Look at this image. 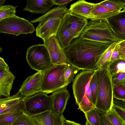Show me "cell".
<instances>
[{"label": "cell", "mask_w": 125, "mask_h": 125, "mask_svg": "<svg viewBox=\"0 0 125 125\" xmlns=\"http://www.w3.org/2000/svg\"><path fill=\"white\" fill-rule=\"evenodd\" d=\"M12 125H35L33 116L24 111L13 122Z\"/></svg>", "instance_id": "f1b7e54d"}, {"label": "cell", "mask_w": 125, "mask_h": 125, "mask_svg": "<svg viewBox=\"0 0 125 125\" xmlns=\"http://www.w3.org/2000/svg\"><path fill=\"white\" fill-rule=\"evenodd\" d=\"M109 67L98 68V88L95 107L99 111L105 113L112 108L114 98L113 84Z\"/></svg>", "instance_id": "7a4b0ae2"}, {"label": "cell", "mask_w": 125, "mask_h": 125, "mask_svg": "<svg viewBox=\"0 0 125 125\" xmlns=\"http://www.w3.org/2000/svg\"><path fill=\"white\" fill-rule=\"evenodd\" d=\"M118 53L120 59L125 60V40L117 42Z\"/></svg>", "instance_id": "d590c367"}, {"label": "cell", "mask_w": 125, "mask_h": 125, "mask_svg": "<svg viewBox=\"0 0 125 125\" xmlns=\"http://www.w3.org/2000/svg\"><path fill=\"white\" fill-rule=\"evenodd\" d=\"M69 12L65 14L57 32L56 37L64 50L68 47L74 39L68 29Z\"/></svg>", "instance_id": "9a60e30c"}, {"label": "cell", "mask_w": 125, "mask_h": 125, "mask_svg": "<svg viewBox=\"0 0 125 125\" xmlns=\"http://www.w3.org/2000/svg\"><path fill=\"white\" fill-rule=\"evenodd\" d=\"M5 1V0H0V6L4 4Z\"/></svg>", "instance_id": "f6af8a7d"}, {"label": "cell", "mask_w": 125, "mask_h": 125, "mask_svg": "<svg viewBox=\"0 0 125 125\" xmlns=\"http://www.w3.org/2000/svg\"><path fill=\"white\" fill-rule=\"evenodd\" d=\"M26 58L31 68L38 72H43L54 65L52 63L47 48L43 44L28 48Z\"/></svg>", "instance_id": "277c9868"}, {"label": "cell", "mask_w": 125, "mask_h": 125, "mask_svg": "<svg viewBox=\"0 0 125 125\" xmlns=\"http://www.w3.org/2000/svg\"><path fill=\"white\" fill-rule=\"evenodd\" d=\"M61 125H62V124Z\"/></svg>", "instance_id": "c3c4849f"}, {"label": "cell", "mask_w": 125, "mask_h": 125, "mask_svg": "<svg viewBox=\"0 0 125 125\" xmlns=\"http://www.w3.org/2000/svg\"><path fill=\"white\" fill-rule=\"evenodd\" d=\"M62 125H82L74 122L66 120L62 115L61 116Z\"/></svg>", "instance_id": "60d3db41"}, {"label": "cell", "mask_w": 125, "mask_h": 125, "mask_svg": "<svg viewBox=\"0 0 125 125\" xmlns=\"http://www.w3.org/2000/svg\"><path fill=\"white\" fill-rule=\"evenodd\" d=\"M24 97L18 92L9 97L0 98V115L19 109L24 110Z\"/></svg>", "instance_id": "4fadbf2b"}, {"label": "cell", "mask_w": 125, "mask_h": 125, "mask_svg": "<svg viewBox=\"0 0 125 125\" xmlns=\"http://www.w3.org/2000/svg\"><path fill=\"white\" fill-rule=\"evenodd\" d=\"M113 105L125 109V101L114 98Z\"/></svg>", "instance_id": "ab89813d"}, {"label": "cell", "mask_w": 125, "mask_h": 125, "mask_svg": "<svg viewBox=\"0 0 125 125\" xmlns=\"http://www.w3.org/2000/svg\"><path fill=\"white\" fill-rule=\"evenodd\" d=\"M112 44L78 37L65 50L68 62L82 70L98 69L102 54Z\"/></svg>", "instance_id": "6da1fadb"}, {"label": "cell", "mask_w": 125, "mask_h": 125, "mask_svg": "<svg viewBox=\"0 0 125 125\" xmlns=\"http://www.w3.org/2000/svg\"><path fill=\"white\" fill-rule=\"evenodd\" d=\"M112 108L116 113L125 121V109L113 105Z\"/></svg>", "instance_id": "f35d334b"}, {"label": "cell", "mask_w": 125, "mask_h": 125, "mask_svg": "<svg viewBox=\"0 0 125 125\" xmlns=\"http://www.w3.org/2000/svg\"><path fill=\"white\" fill-rule=\"evenodd\" d=\"M72 1V0H52V2L54 5L59 6L64 5Z\"/></svg>", "instance_id": "b9f144b4"}, {"label": "cell", "mask_w": 125, "mask_h": 125, "mask_svg": "<svg viewBox=\"0 0 125 125\" xmlns=\"http://www.w3.org/2000/svg\"><path fill=\"white\" fill-rule=\"evenodd\" d=\"M109 121L113 125H125V121L112 108L105 114Z\"/></svg>", "instance_id": "4dcf8cb0"}, {"label": "cell", "mask_w": 125, "mask_h": 125, "mask_svg": "<svg viewBox=\"0 0 125 125\" xmlns=\"http://www.w3.org/2000/svg\"><path fill=\"white\" fill-rule=\"evenodd\" d=\"M17 7L10 4L0 6V21L16 15Z\"/></svg>", "instance_id": "4316f807"}, {"label": "cell", "mask_w": 125, "mask_h": 125, "mask_svg": "<svg viewBox=\"0 0 125 125\" xmlns=\"http://www.w3.org/2000/svg\"><path fill=\"white\" fill-rule=\"evenodd\" d=\"M120 59V58L118 53V47L116 43L111 54L110 64Z\"/></svg>", "instance_id": "74e56055"}, {"label": "cell", "mask_w": 125, "mask_h": 125, "mask_svg": "<svg viewBox=\"0 0 125 125\" xmlns=\"http://www.w3.org/2000/svg\"><path fill=\"white\" fill-rule=\"evenodd\" d=\"M64 15L58 18L49 20L43 24H39L35 30L36 36L42 39L44 42L53 36H56Z\"/></svg>", "instance_id": "8fae6325"}, {"label": "cell", "mask_w": 125, "mask_h": 125, "mask_svg": "<svg viewBox=\"0 0 125 125\" xmlns=\"http://www.w3.org/2000/svg\"><path fill=\"white\" fill-rule=\"evenodd\" d=\"M9 69V68L7 69L0 67V72H2L4 71H5V70Z\"/></svg>", "instance_id": "ee69618b"}, {"label": "cell", "mask_w": 125, "mask_h": 125, "mask_svg": "<svg viewBox=\"0 0 125 125\" xmlns=\"http://www.w3.org/2000/svg\"><path fill=\"white\" fill-rule=\"evenodd\" d=\"M3 49L1 47H0V54L2 52Z\"/></svg>", "instance_id": "7dc6e473"}, {"label": "cell", "mask_w": 125, "mask_h": 125, "mask_svg": "<svg viewBox=\"0 0 125 125\" xmlns=\"http://www.w3.org/2000/svg\"><path fill=\"white\" fill-rule=\"evenodd\" d=\"M25 112L32 116L51 111V98L46 93L40 92L24 98Z\"/></svg>", "instance_id": "ba28073f"}, {"label": "cell", "mask_w": 125, "mask_h": 125, "mask_svg": "<svg viewBox=\"0 0 125 125\" xmlns=\"http://www.w3.org/2000/svg\"><path fill=\"white\" fill-rule=\"evenodd\" d=\"M0 67L7 69L9 68V67L4 59L0 57Z\"/></svg>", "instance_id": "7bdbcfd3"}, {"label": "cell", "mask_w": 125, "mask_h": 125, "mask_svg": "<svg viewBox=\"0 0 125 125\" xmlns=\"http://www.w3.org/2000/svg\"><path fill=\"white\" fill-rule=\"evenodd\" d=\"M125 10H118L95 3L91 14L90 20H106L118 14Z\"/></svg>", "instance_id": "e0dca14e"}, {"label": "cell", "mask_w": 125, "mask_h": 125, "mask_svg": "<svg viewBox=\"0 0 125 125\" xmlns=\"http://www.w3.org/2000/svg\"><path fill=\"white\" fill-rule=\"evenodd\" d=\"M94 71L82 70L74 79L72 88L76 104L89 100L92 103L90 82Z\"/></svg>", "instance_id": "8992f818"}, {"label": "cell", "mask_w": 125, "mask_h": 125, "mask_svg": "<svg viewBox=\"0 0 125 125\" xmlns=\"http://www.w3.org/2000/svg\"><path fill=\"white\" fill-rule=\"evenodd\" d=\"M25 111L19 109L14 112L0 115V125H12L13 122Z\"/></svg>", "instance_id": "603a6c76"}, {"label": "cell", "mask_w": 125, "mask_h": 125, "mask_svg": "<svg viewBox=\"0 0 125 125\" xmlns=\"http://www.w3.org/2000/svg\"><path fill=\"white\" fill-rule=\"evenodd\" d=\"M50 96L52 102V111L55 115L61 116L66 108L70 97L69 92L67 87L54 92Z\"/></svg>", "instance_id": "7c38bea8"}, {"label": "cell", "mask_w": 125, "mask_h": 125, "mask_svg": "<svg viewBox=\"0 0 125 125\" xmlns=\"http://www.w3.org/2000/svg\"><path fill=\"white\" fill-rule=\"evenodd\" d=\"M43 72L39 71L28 77L24 81L18 92L24 97L41 92Z\"/></svg>", "instance_id": "30bf717a"}, {"label": "cell", "mask_w": 125, "mask_h": 125, "mask_svg": "<svg viewBox=\"0 0 125 125\" xmlns=\"http://www.w3.org/2000/svg\"><path fill=\"white\" fill-rule=\"evenodd\" d=\"M97 110L99 116L100 125H113L105 116V113L101 112Z\"/></svg>", "instance_id": "8d00e7d4"}, {"label": "cell", "mask_w": 125, "mask_h": 125, "mask_svg": "<svg viewBox=\"0 0 125 125\" xmlns=\"http://www.w3.org/2000/svg\"><path fill=\"white\" fill-rule=\"evenodd\" d=\"M43 44L47 48L53 64H66L68 63L65 50L60 45L56 36H52Z\"/></svg>", "instance_id": "9c48e42d"}, {"label": "cell", "mask_w": 125, "mask_h": 125, "mask_svg": "<svg viewBox=\"0 0 125 125\" xmlns=\"http://www.w3.org/2000/svg\"><path fill=\"white\" fill-rule=\"evenodd\" d=\"M62 115L57 116L52 111H49L33 116V117L35 125H61Z\"/></svg>", "instance_id": "44dd1931"}, {"label": "cell", "mask_w": 125, "mask_h": 125, "mask_svg": "<svg viewBox=\"0 0 125 125\" xmlns=\"http://www.w3.org/2000/svg\"><path fill=\"white\" fill-rule=\"evenodd\" d=\"M84 114L87 120L90 125H100L99 115L95 107Z\"/></svg>", "instance_id": "1f68e13d"}, {"label": "cell", "mask_w": 125, "mask_h": 125, "mask_svg": "<svg viewBox=\"0 0 125 125\" xmlns=\"http://www.w3.org/2000/svg\"><path fill=\"white\" fill-rule=\"evenodd\" d=\"M95 4L84 0H78L71 5L69 11L70 13L90 19Z\"/></svg>", "instance_id": "ffe728a7"}, {"label": "cell", "mask_w": 125, "mask_h": 125, "mask_svg": "<svg viewBox=\"0 0 125 125\" xmlns=\"http://www.w3.org/2000/svg\"><path fill=\"white\" fill-rule=\"evenodd\" d=\"M117 42L112 44L102 54L99 62L98 68H105L109 65L111 54Z\"/></svg>", "instance_id": "cb8c5ba5"}, {"label": "cell", "mask_w": 125, "mask_h": 125, "mask_svg": "<svg viewBox=\"0 0 125 125\" xmlns=\"http://www.w3.org/2000/svg\"><path fill=\"white\" fill-rule=\"evenodd\" d=\"M88 19L69 13L68 27L74 39L78 38L87 25Z\"/></svg>", "instance_id": "2e32d148"}, {"label": "cell", "mask_w": 125, "mask_h": 125, "mask_svg": "<svg viewBox=\"0 0 125 125\" xmlns=\"http://www.w3.org/2000/svg\"><path fill=\"white\" fill-rule=\"evenodd\" d=\"M78 106L79 108L84 114L95 108L94 105L88 100L81 101Z\"/></svg>", "instance_id": "836d02e7"}, {"label": "cell", "mask_w": 125, "mask_h": 125, "mask_svg": "<svg viewBox=\"0 0 125 125\" xmlns=\"http://www.w3.org/2000/svg\"><path fill=\"white\" fill-rule=\"evenodd\" d=\"M99 78V69H98L94 71L90 82L92 103L95 106L98 90Z\"/></svg>", "instance_id": "484cf974"}, {"label": "cell", "mask_w": 125, "mask_h": 125, "mask_svg": "<svg viewBox=\"0 0 125 125\" xmlns=\"http://www.w3.org/2000/svg\"><path fill=\"white\" fill-rule=\"evenodd\" d=\"M110 28L120 40H125V11L106 20Z\"/></svg>", "instance_id": "5bb4252c"}, {"label": "cell", "mask_w": 125, "mask_h": 125, "mask_svg": "<svg viewBox=\"0 0 125 125\" xmlns=\"http://www.w3.org/2000/svg\"><path fill=\"white\" fill-rule=\"evenodd\" d=\"M78 37L111 44L120 41L106 20H90Z\"/></svg>", "instance_id": "3957f363"}, {"label": "cell", "mask_w": 125, "mask_h": 125, "mask_svg": "<svg viewBox=\"0 0 125 125\" xmlns=\"http://www.w3.org/2000/svg\"><path fill=\"white\" fill-rule=\"evenodd\" d=\"M54 5L52 0H27L26 6L23 10L32 13L45 14Z\"/></svg>", "instance_id": "d6986e66"}, {"label": "cell", "mask_w": 125, "mask_h": 125, "mask_svg": "<svg viewBox=\"0 0 125 125\" xmlns=\"http://www.w3.org/2000/svg\"><path fill=\"white\" fill-rule=\"evenodd\" d=\"M15 77L9 69L0 72V98L9 97Z\"/></svg>", "instance_id": "ac0fdd59"}, {"label": "cell", "mask_w": 125, "mask_h": 125, "mask_svg": "<svg viewBox=\"0 0 125 125\" xmlns=\"http://www.w3.org/2000/svg\"><path fill=\"white\" fill-rule=\"evenodd\" d=\"M66 64L54 65L43 72L41 92L49 94L66 87L64 73Z\"/></svg>", "instance_id": "5b68a950"}, {"label": "cell", "mask_w": 125, "mask_h": 125, "mask_svg": "<svg viewBox=\"0 0 125 125\" xmlns=\"http://www.w3.org/2000/svg\"><path fill=\"white\" fill-rule=\"evenodd\" d=\"M111 76L113 84L125 85V73L119 72Z\"/></svg>", "instance_id": "e575fe53"}, {"label": "cell", "mask_w": 125, "mask_h": 125, "mask_svg": "<svg viewBox=\"0 0 125 125\" xmlns=\"http://www.w3.org/2000/svg\"><path fill=\"white\" fill-rule=\"evenodd\" d=\"M114 98L125 101V85L113 84Z\"/></svg>", "instance_id": "d6a6232c"}, {"label": "cell", "mask_w": 125, "mask_h": 125, "mask_svg": "<svg viewBox=\"0 0 125 125\" xmlns=\"http://www.w3.org/2000/svg\"><path fill=\"white\" fill-rule=\"evenodd\" d=\"M35 31L33 25L28 21L16 15L0 21V33L18 36L32 33Z\"/></svg>", "instance_id": "52a82bcc"}, {"label": "cell", "mask_w": 125, "mask_h": 125, "mask_svg": "<svg viewBox=\"0 0 125 125\" xmlns=\"http://www.w3.org/2000/svg\"><path fill=\"white\" fill-rule=\"evenodd\" d=\"M80 70L69 62L66 64L64 70V83L67 86L73 81L74 77Z\"/></svg>", "instance_id": "d4e9b609"}, {"label": "cell", "mask_w": 125, "mask_h": 125, "mask_svg": "<svg viewBox=\"0 0 125 125\" xmlns=\"http://www.w3.org/2000/svg\"><path fill=\"white\" fill-rule=\"evenodd\" d=\"M68 12L69 10L66 5L59 6L50 10L41 16L31 20L30 22H39V24H42L49 20L60 17Z\"/></svg>", "instance_id": "7402d4cb"}, {"label": "cell", "mask_w": 125, "mask_h": 125, "mask_svg": "<svg viewBox=\"0 0 125 125\" xmlns=\"http://www.w3.org/2000/svg\"><path fill=\"white\" fill-rule=\"evenodd\" d=\"M109 67L111 76L119 72L125 73V60L120 59L110 64Z\"/></svg>", "instance_id": "f546056e"}, {"label": "cell", "mask_w": 125, "mask_h": 125, "mask_svg": "<svg viewBox=\"0 0 125 125\" xmlns=\"http://www.w3.org/2000/svg\"><path fill=\"white\" fill-rule=\"evenodd\" d=\"M0 47H1L0 46Z\"/></svg>", "instance_id": "681fc988"}, {"label": "cell", "mask_w": 125, "mask_h": 125, "mask_svg": "<svg viewBox=\"0 0 125 125\" xmlns=\"http://www.w3.org/2000/svg\"><path fill=\"white\" fill-rule=\"evenodd\" d=\"M100 5L118 10H125V0H105L98 3Z\"/></svg>", "instance_id": "83f0119b"}, {"label": "cell", "mask_w": 125, "mask_h": 125, "mask_svg": "<svg viewBox=\"0 0 125 125\" xmlns=\"http://www.w3.org/2000/svg\"><path fill=\"white\" fill-rule=\"evenodd\" d=\"M85 125H90L88 122L86 120Z\"/></svg>", "instance_id": "bcb514c9"}]
</instances>
